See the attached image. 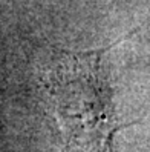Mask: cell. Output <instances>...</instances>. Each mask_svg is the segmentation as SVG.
Segmentation results:
<instances>
[{"label":"cell","instance_id":"obj_1","mask_svg":"<svg viewBox=\"0 0 150 152\" xmlns=\"http://www.w3.org/2000/svg\"><path fill=\"white\" fill-rule=\"evenodd\" d=\"M106 51L57 49L41 71L64 152H113L117 132L133 124L122 123L117 114Z\"/></svg>","mask_w":150,"mask_h":152}]
</instances>
